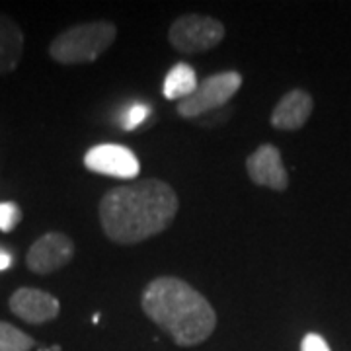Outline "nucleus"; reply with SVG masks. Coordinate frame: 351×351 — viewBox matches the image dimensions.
Masks as SVG:
<instances>
[{
  "label": "nucleus",
  "instance_id": "f3484780",
  "mask_svg": "<svg viewBox=\"0 0 351 351\" xmlns=\"http://www.w3.org/2000/svg\"><path fill=\"white\" fill-rule=\"evenodd\" d=\"M14 263V256L8 250H4V248H0V271H4V269H8V267H12Z\"/></svg>",
  "mask_w": 351,
  "mask_h": 351
},
{
  "label": "nucleus",
  "instance_id": "f8f14e48",
  "mask_svg": "<svg viewBox=\"0 0 351 351\" xmlns=\"http://www.w3.org/2000/svg\"><path fill=\"white\" fill-rule=\"evenodd\" d=\"M199 84L197 75L193 71V66L188 63H178L174 64L168 75L164 78V98L174 101L186 100L188 96H191L195 92V88Z\"/></svg>",
  "mask_w": 351,
  "mask_h": 351
},
{
  "label": "nucleus",
  "instance_id": "6e6552de",
  "mask_svg": "<svg viewBox=\"0 0 351 351\" xmlns=\"http://www.w3.org/2000/svg\"><path fill=\"white\" fill-rule=\"evenodd\" d=\"M246 170L256 186H263L276 191L287 189V170L281 160V152L274 145H262L252 152L246 160Z\"/></svg>",
  "mask_w": 351,
  "mask_h": 351
},
{
  "label": "nucleus",
  "instance_id": "f257e3e1",
  "mask_svg": "<svg viewBox=\"0 0 351 351\" xmlns=\"http://www.w3.org/2000/svg\"><path fill=\"white\" fill-rule=\"evenodd\" d=\"M178 213V195L156 178L110 189L100 201L104 234L117 244H137L166 230Z\"/></svg>",
  "mask_w": 351,
  "mask_h": 351
},
{
  "label": "nucleus",
  "instance_id": "9d476101",
  "mask_svg": "<svg viewBox=\"0 0 351 351\" xmlns=\"http://www.w3.org/2000/svg\"><path fill=\"white\" fill-rule=\"evenodd\" d=\"M313 98L308 92L304 90H291L287 92L279 104L276 106V110L271 113V125L281 131H295L301 129L311 113H313Z\"/></svg>",
  "mask_w": 351,
  "mask_h": 351
},
{
  "label": "nucleus",
  "instance_id": "2eb2a0df",
  "mask_svg": "<svg viewBox=\"0 0 351 351\" xmlns=\"http://www.w3.org/2000/svg\"><path fill=\"white\" fill-rule=\"evenodd\" d=\"M151 108L147 104H133L129 110L125 112V117H123V129L125 131H133L137 129L138 125H143L147 121V117L151 115Z\"/></svg>",
  "mask_w": 351,
  "mask_h": 351
},
{
  "label": "nucleus",
  "instance_id": "0eeeda50",
  "mask_svg": "<svg viewBox=\"0 0 351 351\" xmlns=\"http://www.w3.org/2000/svg\"><path fill=\"white\" fill-rule=\"evenodd\" d=\"M73 256H75L73 240L63 232H47L32 244L25 263L34 274L49 276L53 271L64 267L73 260Z\"/></svg>",
  "mask_w": 351,
  "mask_h": 351
},
{
  "label": "nucleus",
  "instance_id": "20e7f679",
  "mask_svg": "<svg viewBox=\"0 0 351 351\" xmlns=\"http://www.w3.org/2000/svg\"><path fill=\"white\" fill-rule=\"evenodd\" d=\"M240 86H242V76L234 71L207 76L197 84L191 96L178 101V113L188 119H197L205 113L221 110L225 108L226 101L232 100V96L239 92Z\"/></svg>",
  "mask_w": 351,
  "mask_h": 351
},
{
  "label": "nucleus",
  "instance_id": "9b49d317",
  "mask_svg": "<svg viewBox=\"0 0 351 351\" xmlns=\"http://www.w3.org/2000/svg\"><path fill=\"white\" fill-rule=\"evenodd\" d=\"M24 53V34L20 25L0 14V75L12 73Z\"/></svg>",
  "mask_w": 351,
  "mask_h": 351
},
{
  "label": "nucleus",
  "instance_id": "ddd939ff",
  "mask_svg": "<svg viewBox=\"0 0 351 351\" xmlns=\"http://www.w3.org/2000/svg\"><path fill=\"white\" fill-rule=\"evenodd\" d=\"M34 339L8 322H0V351H29Z\"/></svg>",
  "mask_w": 351,
  "mask_h": 351
},
{
  "label": "nucleus",
  "instance_id": "a211bd4d",
  "mask_svg": "<svg viewBox=\"0 0 351 351\" xmlns=\"http://www.w3.org/2000/svg\"><path fill=\"white\" fill-rule=\"evenodd\" d=\"M92 322H94V324H98V322H100V314H94V318H92Z\"/></svg>",
  "mask_w": 351,
  "mask_h": 351
},
{
  "label": "nucleus",
  "instance_id": "39448f33",
  "mask_svg": "<svg viewBox=\"0 0 351 351\" xmlns=\"http://www.w3.org/2000/svg\"><path fill=\"white\" fill-rule=\"evenodd\" d=\"M225 38V25L211 16L186 14L170 25L168 39L180 53H203L217 47Z\"/></svg>",
  "mask_w": 351,
  "mask_h": 351
},
{
  "label": "nucleus",
  "instance_id": "f03ea898",
  "mask_svg": "<svg viewBox=\"0 0 351 351\" xmlns=\"http://www.w3.org/2000/svg\"><path fill=\"white\" fill-rule=\"evenodd\" d=\"M141 306L152 322L178 346H197L213 334L217 314L199 291L178 277H156L145 291Z\"/></svg>",
  "mask_w": 351,
  "mask_h": 351
},
{
  "label": "nucleus",
  "instance_id": "423d86ee",
  "mask_svg": "<svg viewBox=\"0 0 351 351\" xmlns=\"http://www.w3.org/2000/svg\"><path fill=\"white\" fill-rule=\"evenodd\" d=\"M84 166L90 172L112 176L119 180H135L141 174V162L135 152L123 145H96L86 152Z\"/></svg>",
  "mask_w": 351,
  "mask_h": 351
},
{
  "label": "nucleus",
  "instance_id": "4468645a",
  "mask_svg": "<svg viewBox=\"0 0 351 351\" xmlns=\"http://www.w3.org/2000/svg\"><path fill=\"white\" fill-rule=\"evenodd\" d=\"M22 221V211L14 201H2L0 203V230L2 232H12Z\"/></svg>",
  "mask_w": 351,
  "mask_h": 351
},
{
  "label": "nucleus",
  "instance_id": "1a4fd4ad",
  "mask_svg": "<svg viewBox=\"0 0 351 351\" xmlns=\"http://www.w3.org/2000/svg\"><path fill=\"white\" fill-rule=\"evenodd\" d=\"M10 311L29 324H43L57 318L61 304L47 291L22 287L10 297Z\"/></svg>",
  "mask_w": 351,
  "mask_h": 351
},
{
  "label": "nucleus",
  "instance_id": "7ed1b4c3",
  "mask_svg": "<svg viewBox=\"0 0 351 351\" xmlns=\"http://www.w3.org/2000/svg\"><path fill=\"white\" fill-rule=\"evenodd\" d=\"M115 36V25L104 20L73 25L51 41L49 55L63 64L92 63L112 47Z\"/></svg>",
  "mask_w": 351,
  "mask_h": 351
},
{
  "label": "nucleus",
  "instance_id": "dca6fc26",
  "mask_svg": "<svg viewBox=\"0 0 351 351\" xmlns=\"http://www.w3.org/2000/svg\"><path fill=\"white\" fill-rule=\"evenodd\" d=\"M301 351H332L328 341L320 334H306L302 338Z\"/></svg>",
  "mask_w": 351,
  "mask_h": 351
}]
</instances>
